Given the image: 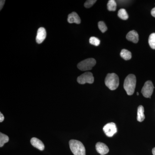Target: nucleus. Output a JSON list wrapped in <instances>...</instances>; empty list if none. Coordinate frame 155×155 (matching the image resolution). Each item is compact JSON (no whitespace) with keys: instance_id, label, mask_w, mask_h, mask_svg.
Returning a JSON list of instances; mask_svg holds the SVG:
<instances>
[{"instance_id":"nucleus-16","label":"nucleus","mask_w":155,"mask_h":155,"mask_svg":"<svg viewBox=\"0 0 155 155\" xmlns=\"http://www.w3.org/2000/svg\"><path fill=\"white\" fill-rule=\"evenodd\" d=\"M9 140L8 137L4 134L0 133V147H2Z\"/></svg>"},{"instance_id":"nucleus-15","label":"nucleus","mask_w":155,"mask_h":155,"mask_svg":"<svg viewBox=\"0 0 155 155\" xmlns=\"http://www.w3.org/2000/svg\"><path fill=\"white\" fill-rule=\"evenodd\" d=\"M118 17L123 20H127L128 18V15L125 9H121L118 11Z\"/></svg>"},{"instance_id":"nucleus-5","label":"nucleus","mask_w":155,"mask_h":155,"mask_svg":"<svg viewBox=\"0 0 155 155\" xmlns=\"http://www.w3.org/2000/svg\"><path fill=\"white\" fill-rule=\"evenodd\" d=\"M77 81L81 84L85 83L92 84L94 81V77L91 72H86L78 77Z\"/></svg>"},{"instance_id":"nucleus-20","label":"nucleus","mask_w":155,"mask_h":155,"mask_svg":"<svg viewBox=\"0 0 155 155\" xmlns=\"http://www.w3.org/2000/svg\"><path fill=\"white\" fill-rule=\"evenodd\" d=\"M98 26L100 30L102 33L105 32L107 30V28L106 24L103 21H100L98 23Z\"/></svg>"},{"instance_id":"nucleus-9","label":"nucleus","mask_w":155,"mask_h":155,"mask_svg":"<svg viewBox=\"0 0 155 155\" xmlns=\"http://www.w3.org/2000/svg\"><path fill=\"white\" fill-rule=\"evenodd\" d=\"M96 149L97 152L101 155H105L109 152L108 147L105 143L101 142L97 143Z\"/></svg>"},{"instance_id":"nucleus-1","label":"nucleus","mask_w":155,"mask_h":155,"mask_svg":"<svg viewBox=\"0 0 155 155\" xmlns=\"http://www.w3.org/2000/svg\"><path fill=\"white\" fill-rule=\"evenodd\" d=\"M136 85V78L134 74L127 75L124 81V88L128 95H132L134 93Z\"/></svg>"},{"instance_id":"nucleus-23","label":"nucleus","mask_w":155,"mask_h":155,"mask_svg":"<svg viewBox=\"0 0 155 155\" xmlns=\"http://www.w3.org/2000/svg\"><path fill=\"white\" fill-rule=\"evenodd\" d=\"M5 118H4V115L2 114V113H0V122H2L4 120Z\"/></svg>"},{"instance_id":"nucleus-19","label":"nucleus","mask_w":155,"mask_h":155,"mask_svg":"<svg viewBox=\"0 0 155 155\" xmlns=\"http://www.w3.org/2000/svg\"><path fill=\"white\" fill-rule=\"evenodd\" d=\"M89 42L91 44L94 45L95 46L99 45L100 40L98 38L95 37H91L89 39Z\"/></svg>"},{"instance_id":"nucleus-21","label":"nucleus","mask_w":155,"mask_h":155,"mask_svg":"<svg viewBox=\"0 0 155 155\" xmlns=\"http://www.w3.org/2000/svg\"><path fill=\"white\" fill-rule=\"evenodd\" d=\"M96 2V0H88L84 3V6L85 8H88L93 5Z\"/></svg>"},{"instance_id":"nucleus-2","label":"nucleus","mask_w":155,"mask_h":155,"mask_svg":"<svg viewBox=\"0 0 155 155\" xmlns=\"http://www.w3.org/2000/svg\"><path fill=\"white\" fill-rule=\"evenodd\" d=\"M71 151L74 155H85V149L83 143L76 140H71L69 142Z\"/></svg>"},{"instance_id":"nucleus-26","label":"nucleus","mask_w":155,"mask_h":155,"mask_svg":"<svg viewBox=\"0 0 155 155\" xmlns=\"http://www.w3.org/2000/svg\"><path fill=\"white\" fill-rule=\"evenodd\" d=\"M137 95H139V93L138 92H137Z\"/></svg>"},{"instance_id":"nucleus-8","label":"nucleus","mask_w":155,"mask_h":155,"mask_svg":"<svg viewBox=\"0 0 155 155\" xmlns=\"http://www.w3.org/2000/svg\"><path fill=\"white\" fill-rule=\"evenodd\" d=\"M47 33L45 29L43 27L39 28L36 37V41L38 44H41L46 37Z\"/></svg>"},{"instance_id":"nucleus-11","label":"nucleus","mask_w":155,"mask_h":155,"mask_svg":"<svg viewBox=\"0 0 155 155\" xmlns=\"http://www.w3.org/2000/svg\"><path fill=\"white\" fill-rule=\"evenodd\" d=\"M127 40L133 42L134 43H137L139 41V35L135 30L130 31L127 34L126 36Z\"/></svg>"},{"instance_id":"nucleus-3","label":"nucleus","mask_w":155,"mask_h":155,"mask_svg":"<svg viewBox=\"0 0 155 155\" xmlns=\"http://www.w3.org/2000/svg\"><path fill=\"white\" fill-rule=\"evenodd\" d=\"M105 83L110 90H115L119 85V77L115 73H109L106 76Z\"/></svg>"},{"instance_id":"nucleus-18","label":"nucleus","mask_w":155,"mask_h":155,"mask_svg":"<svg viewBox=\"0 0 155 155\" xmlns=\"http://www.w3.org/2000/svg\"><path fill=\"white\" fill-rule=\"evenodd\" d=\"M149 44L153 49H155V33H152L149 38Z\"/></svg>"},{"instance_id":"nucleus-4","label":"nucleus","mask_w":155,"mask_h":155,"mask_svg":"<svg viewBox=\"0 0 155 155\" xmlns=\"http://www.w3.org/2000/svg\"><path fill=\"white\" fill-rule=\"evenodd\" d=\"M96 64V61L94 58H88L81 61L77 65L78 68L82 71L91 70Z\"/></svg>"},{"instance_id":"nucleus-22","label":"nucleus","mask_w":155,"mask_h":155,"mask_svg":"<svg viewBox=\"0 0 155 155\" xmlns=\"http://www.w3.org/2000/svg\"><path fill=\"white\" fill-rule=\"evenodd\" d=\"M5 2V0H1L0 1V10L1 11L3 8Z\"/></svg>"},{"instance_id":"nucleus-25","label":"nucleus","mask_w":155,"mask_h":155,"mask_svg":"<svg viewBox=\"0 0 155 155\" xmlns=\"http://www.w3.org/2000/svg\"><path fill=\"white\" fill-rule=\"evenodd\" d=\"M152 153L153 155H155V147L153 148L152 150Z\"/></svg>"},{"instance_id":"nucleus-12","label":"nucleus","mask_w":155,"mask_h":155,"mask_svg":"<svg viewBox=\"0 0 155 155\" xmlns=\"http://www.w3.org/2000/svg\"><path fill=\"white\" fill-rule=\"evenodd\" d=\"M31 143L35 147L38 149L42 151L44 150L45 145L39 139L36 138V137H33L31 140Z\"/></svg>"},{"instance_id":"nucleus-24","label":"nucleus","mask_w":155,"mask_h":155,"mask_svg":"<svg viewBox=\"0 0 155 155\" xmlns=\"http://www.w3.org/2000/svg\"><path fill=\"white\" fill-rule=\"evenodd\" d=\"M151 14L153 17H155V7L151 11Z\"/></svg>"},{"instance_id":"nucleus-10","label":"nucleus","mask_w":155,"mask_h":155,"mask_svg":"<svg viewBox=\"0 0 155 155\" xmlns=\"http://www.w3.org/2000/svg\"><path fill=\"white\" fill-rule=\"evenodd\" d=\"M67 20L69 23H76L79 24L81 22L80 17L75 12H73L68 15Z\"/></svg>"},{"instance_id":"nucleus-17","label":"nucleus","mask_w":155,"mask_h":155,"mask_svg":"<svg viewBox=\"0 0 155 155\" xmlns=\"http://www.w3.org/2000/svg\"><path fill=\"white\" fill-rule=\"evenodd\" d=\"M117 4L114 0H110L107 4V8L109 11H116Z\"/></svg>"},{"instance_id":"nucleus-6","label":"nucleus","mask_w":155,"mask_h":155,"mask_svg":"<svg viewBox=\"0 0 155 155\" xmlns=\"http://www.w3.org/2000/svg\"><path fill=\"white\" fill-rule=\"evenodd\" d=\"M154 87L151 81H147L142 89L141 93L146 98H150L153 91Z\"/></svg>"},{"instance_id":"nucleus-13","label":"nucleus","mask_w":155,"mask_h":155,"mask_svg":"<svg viewBox=\"0 0 155 155\" xmlns=\"http://www.w3.org/2000/svg\"><path fill=\"white\" fill-rule=\"evenodd\" d=\"M144 110L143 106L140 105L137 108V120L138 122H142L144 120Z\"/></svg>"},{"instance_id":"nucleus-7","label":"nucleus","mask_w":155,"mask_h":155,"mask_svg":"<svg viewBox=\"0 0 155 155\" xmlns=\"http://www.w3.org/2000/svg\"><path fill=\"white\" fill-rule=\"evenodd\" d=\"M103 130L106 135L109 137H112L117 131V127L114 122L107 123L104 127Z\"/></svg>"},{"instance_id":"nucleus-14","label":"nucleus","mask_w":155,"mask_h":155,"mask_svg":"<svg viewBox=\"0 0 155 155\" xmlns=\"http://www.w3.org/2000/svg\"><path fill=\"white\" fill-rule=\"evenodd\" d=\"M120 56L125 61H128L131 58V53L128 50L122 49L120 53Z\"/></svg>"}]
</instances>
